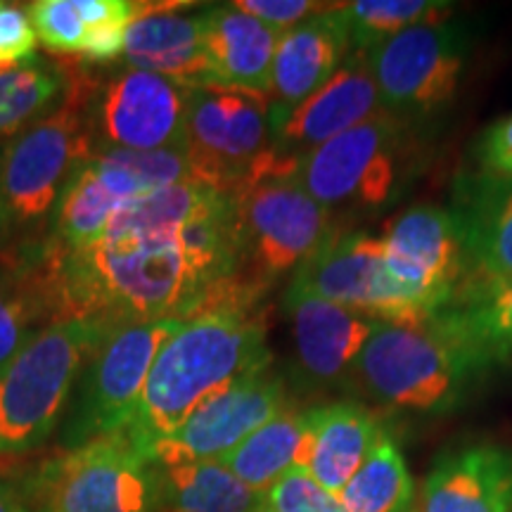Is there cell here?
Wrapping results in <instances>:
<instances>
[{"mask_svg":"<svg viewBox=\"0 0 512 512\" xmlns=\"http://www.w3.org/2000/svg\"><path fill=\"white\" fill-rule=\"evenodd\" d=\"M46 256L57 320H88L107 330L188 318L228 285L216 283L185 252L176 233L98 240L83 249L53 245Z\"/></svg>","mask_w":512,"mask_h":512,"instance_id":"obj_1","label":"cell"},{"mask_svg":"<svg viewBox=\"0 0 512 512\" xmlns=\"http://www.w3.org/2000/svg\"><path fill=\"white\" fill-rule=\"evenodd\" d=\"M268 366L266 323L254 299L228 297L204 306L159 351L126 437L147 453L209 399Z\"/></svg>","mask_w":512,"mask_h":512,"instance_id":"obj_2","label":"cell"},{"mask_svg":"<svg viewBox=\"0 0 512 512\" xmlns=\"http://www.w3.org/2000/svg\"><path fill=\"white\" fill-rule=\"evenodd\" d=\"M98 83L74 76L60 105L19 128L0 150V240L36 233L53 219L76 171L98 155L93 100Z\"/></svg>","mask_w":512,"mask_h":512,"instance_id":"obj_3","label":"cell"},{"mask_svg":"<svg viewBox=\"0 0 512 512\" xmlns=\"http://www.w3.org/2000/svg\"><path fill=\"white\" fill-rule=\"evenodd\" d=\"M297 166L283 162L233 195L238 223L235 283L254 297L297 273L337 233L335 214L302 188Z\"/></svg>","mask_w":512,"mask_h":512,"instance_id":"obj_4","label":"cell"},{"mask_svg":"<svg viewBox=\"0 0 512 512\" xmlns=\"http://www.w3.org/2000/svg\"><path fill=\"white\" fill-rule=\"evenodd\" d=\"M110 332L88 320H57L0 368V456L27 453L53 434L76 377Z\"/></svg>","mask_w":512,"mask_h":512,"instance_id":"obj_5","label":"cell"},{"mask_svg":"<svg viewBox=\"0 0 512 512\" xmlns=\"http://www.w3.org/2000/svg\"><path fill=\"white\" fill-rule=\"evenodd\" d=\"M477 377L430 320L380 323L358 356L349 387L392 411L444 415L463 406Z\"/></svg>","mask_w":512,"mask_h":512,"instance_id":"obj_6","label":"cell"},{"mask_svg":"<svg viewBox=\"0 0 512 512\" xmlns=\"http://www.w3.org/2000/svg\"><path fill=\"white\" fill-rule=\"evenodd\" d=\"M183 152L192 181L228 197L290 162L273 147L271 102L266 95L221 83L190 86Z\"/></svg>","mask_w":512,"mask_h":512,"instance_id":"obj_7","label":"cell"},{"mask_svg":"<svg viewBox=\"0 0 512 512\" xmlns=\"http://www.w3.org/2000/svg\"><path fill=\"white\" fill-rule=\"evenodd\" d=\"M411 126L384 112L299 159L297 181L332 214L380 209L399 195L418 164Z\"/></svg>","mask_w":512,"mask_h":512,"instance_id":"obj_8","label":"cell"},{"mask_svg":"<svg viewBox=\"0 0 512 512\" xmlns=\"http://www.w3.org/2000/svg\"><path fill=\"white\" fill-rule=\"evenodd\" d=\"M38 512H162L157 467L117 432L43 465Z\"/></svg>","mask_w":512,"mask_h":512,"instance_id":"obj_9","label":"cell"},{"mask_svg":"<svg viewBox=\"0 0 512 512\" xmlns=\"http://www.w3.org/2000/svg\"><path fill=\"white\" fill-rule=\"evenodd\" d=\"M185 318H162L112 330L81 373L79 396L67 427L69 448L124 432L136 418L159 351Z\"/></svg>","mask_w":512,"mask_h":512,"instance_id":"obj_10","label":"cell"},{"mask_svg":"<svg viewBox=\"0 0 512 512\" xmlns=\"http://www.w3.org/2000/svg\"><path fill=\"white\" fill-rule=\"evenodd\" d=\"M384 112L418 124L456 98L467 64L460 24H422L368 50Z\"/></svg>","mask_w":512,"mask_h":512,"instance_id":"obj_11","label":"cell"},{"mask_svg":"<svg viewBox=\"0 0 512 512\" xmlns=\"http://www.w3.org/2000/svg\"><path fill=\"white\" fill-rule=\"evenodd\" d=\"M285 294H309L382 323H425L432 313L392 278L382 238L370 233H335L306 259Z\"/></svg>","mask_w":512,"mask_h":512,"instance_id":"obj_12","label":"cell"},{"mask_svg":"<svg viewBox=\"0 0 512 512\" xmlns=\"http://www.w3.org/2000/svg\"><path fill=\"white\" fill-rule=\"evenodd\" d=\"M190 86L166 76L124 69L95 93L98 150H183Z\"/></svg>","mask_w":512,"mask_h":512,"instance_id":"obj_13","label":"cell"},{"mask_svg":"<svg viewBox=\"0 0 512 512\" xmlns=\"http://www.w3.org/2000/svg\"><path fill=\"white\" fill-rule=\"evenodd\" d=\"M285 408L283 377L271 366L256 370L209 399L171 437L147 448L145 456L155 465L221 460Z\"/></svg>","mask_w":512,"mask_h":512,"instance_id":"obj_14","label":"cell"},{"mask_svg":"<svg viewBox=\"0 0 512 512\" xmlns=\"http://www.w3.org/2000/svg\"><path fill=\"white\" fill-rule=\"evenodd\" d=\"M382 245L392 278L432 316L456 297L465 280V245L456 211L413 204L389 223Z\"/></svg>","mask_w":512,"mask_h":512,"instance_id":"obj_15","label":"cell"},{"mask_svg":"<svg viewBox=\"0 0 512 512\" xmlns=\"http://www.w3.org/2000/svg\"><path fill=\"white\" fill-rule=\"evenodd\" d=\"M384 114L368 53L351 50L342 69L320 91L292 110H273V147L280 157L297 162L316 147L351 128Z\"/></svg>","mask_w":512,"mask_h":512,"instance_id":"obj_16","label":"cell"},{"mask_svg":"<svg viewBox=\"0 0 512 512\" xmlns=\"http://www.w3.org/2000/svg\"><path fill=\"white\" fill-rule=\"evenodd\" d=\"M285 309L292 323V375L299 387L309 392L349 387L358 356L382 320L309 294H285Z\"/></svg>","mask_w":512,"mask_h":512,"instance_id":"obj_17","label":"cell"},{"mask_svg":"<svg viewBox=\"0 0 512 512\" xmlns=\"http://www.w3.org/2000/svg\"><path fill=\"white\" fill-rule=\"evenodd\" d=\"M418 512H512V451L467 441L434 460Z\"/></svg>","mask_w":512,"mask_h":512,"instance_id":"obj_18","label":"cell"},{"mask_svg":"<svg viewBox=\"0 0 512 512\" xmlns=\"http://www.w3.org/2000/svg\"><path fill=\"white\" fill-rule=\"evenodd\" d=\"M344 3L283 31L275 48L271 93L273 110H292L328 83L351 53Z\"/></svg>","mask_w":512,"mask_h":512,"instance_id":"obj_19","label":"cell"},{"mask_svg":"<svg viewBox=\"0 0 512 512\" xmlns=\"http://www.w3.org/2000/svg\"><path fill=\"white\" fill-rule=\"evenodd\" d=\"M202 34L209 60V83L268 98L275 48L283 31L228 3L202 10Z\"/></svg>","mask_w":512,"mask_h":512,"instance_id":"obj_20","label":"cell"},{"mask_svg":"<svg viewBox=\"0 0 512 512\" xmlns=\"http://www.w3.org/2000/svg\"><path fill=\"white\" fill-rule=\"evenodd\" d=\"M176 8L183 5H147L143 15L126 29V62L131 69L166 76L185 86L209 83L202 10L190 15Z\"/></svg>","mask_w":512,"mask_h":512,"instance_id":"obj_21","label":"cell"},{"mask_svg":"<svg viewBox=\"0 0 512 512\" xmlns=\"http://www.w3.org/2000/svg\"><path fill=\"white\" fill-rule=\"evenodd\" d=\"M306 422L309 432L302 467L320 486L339 494L382 432L380 420L358 401L344 399L306 411Z\"/></svg>","mask_w":512,"mask_h":512,"instance_id":"obj_22","label":"cell"},{"mask_svg":"<svg viewBox=\"0 0 512 512\" xmlns=\"http://www.w3.org/2000/svg\"><path fill=\"white\" fill-rule=\"evenodd\" d=\"M477 375L512 361V283L463 290L430 318Z\"/></svg>","mask_w":512,"mask_h":512,"instance_id":"obj_23","label":"cell"},{"mask_svg":"<svg viewBox=\"0 0 512 512\" xmlns=\"http://www.w3.org/2000/svg\"><path fill=\"white\" fill-rule=\"evenodd\" d=\"M456 216L465 245V280L458 292L512 283V183L486 178Z\"/></svg>","mask_w":512,"mask_h":512,"instance_id":"obj_24","label":"cell"},{"mask_svg":"<svg viewBox=\"0 0 512 512\" xmlns=\"http://www.w3.org/2000/svg\"><path fill=\"white\" fill-rule=\"evenodd\" d=\"M306 432H309L306 411L285 408L254 434H249L219 463L226 465L242 484L264 496L292 467H302Z\"/></svg>","mask_w":512,"mask_h":512,"instance_id":"obj_25","label":"cell"},{"mask_svg":"<svg viewBox=\"0 0 512 512\" xmlns=\"http://www.w3.org/2000/svg\"><path fill=\"white\" fill-rule=\"evenodd\" d=\"M147 3L128 0H38L29 5L36 38L53 53L83 55L88 41L105 29H128Z\"/></svg>","mask_w":512,"mask_h":512,"instance_id":"obj_26","label":"cell"},{"mask_svg":"<svg viewBox=\"0 0 512 512\" xmlns=\"http://www.w3.org/2000/svg\"><path fill=\"white\" fill-rule=\"evenodd\" d=\"M155 467L162 512H254L264 501L219 460Z\"/></svg>","mask_w":512,"mask_h":512,"instance_id":"obj_27","label":"cell"},{"mask_svg":"<svg viewBox=\"0 0 512 512\" xmlns=\"http://www.w3.org/2000/svg\"><path fill=\"white\" fill-rule=\"evenodd\" d=\"M43 320L57 323L55 285L46 254L41 261L0 275V368L19 354Z\"/></svg>","mask_w":512,"mask_h":512,"instance_id":"obj_28","label":"cell"},{"mask_svg":"<svg viewBox=\"0 0 512 512\" xmlns=\"http://www.w3.org/2000/svg\"><path fill=\"white\" fill-rule=\"evenodd\" d=\"M337 496L347 512H413L415 482L392 432L382 427L363 465Z\"/></svg>","mask_w":512,"mask_h":512,"instance_id":"obj_29","label":"cell"},{"mask_svg":"<svg viewBox=\"0 0 512 512\" xmlns=\"http://www.w3.org/2000/svg\"><path fill=\"white\" fill-rule=\"evenodd\" d=\"M456 5L448 0H356L344 3L351 50L368 53L401 31L448 22Z\"/></svg>","mask_w":512,"mask_h":512,"instance_id":"obj_30","label":"cell"},{"mask_svg":"<svg viewBox=\"0 0 512 512\" xmlns=\"http://www.w3.org/2000/svg\"><path fill=\"white\" fill-rule=\"evenodd\" d=\"M67 88L60 69L29 60L0 72V136H15L19 128L53 110Z\"/></svg>","mask_w":512,"mask_h":512,"instance_id":"obj_31","label":"cell"},{"mask_svg":"<svg viewBox=\"0 0 512 512\" xmlns=\"http://www.w3.org/2000/svg\"><path fill=\"white\" fill-rule=\"evenodd\" d=\"M273 512H347L337 494L320 486L304 467H292L264 494Z\"/></svg>","mask_w":512,"mask_h":512,"instance_id":"obj_32","label":"cell"},{"mask_svg":"<svg viewBox=\"0 0 512 512\" xmlns=\"http://www.w3.org/2000/svg\"><path fill=\"white\" fill-rule=\"evenodd\" d=\"M235 8L247 12L268 27L287 31L297 24H304L306 19L323 15V12L335 10L339 3H313V0H240L233 3Z\"/></svg>","mask_w":512,"mask_h":512,"instance_id":"obj_33","label":"cell"},{"mask_svg":"<svg viewBox=\"0 0 512 512\" xmlns=\"http://www.w3.org/2000/svg\"><path fill=\"white\" fill-rule=\"evenodd\" d=\"M477 162L486 178L512 183V114L494 121L479 136Z\"/></svg>","mask_w":512,"mask_h":512,"instance_id":"obj_34","label":"cell"},{"mask_svg":"<svg viewBox=\"0 0 512 512\" xmlns=\"http://www.w3.org/2000/svg\"><path fill=\"white\" fill-rule=\"evenodd\" d=\"M36 31L29 12L15 5L0 3V62L17 64L19 60H34Z\"/></svg>","mask_w":512,"mask_h":512,"instance_id":"obj_35","label":"cell"},{"mask_svg":"<svg viewBox=\"0 0 512 512\" xmlns=\"http://www.w3.org/2000/svg\"><path fill=\"white\" fill-rule=\"evenodd\" d=\"M0 512H34L10 482L0 477Z\"/></svg>","mask_w":512,"mask_h":512,"instance_id":"obj_36","label":"cell"},{"mask_svg":"<svg viewBox=\"0 0 512 512\" xmlns=\"http://www.w3.org/2000/svg\"><path fill=\"white\" fill-rule=\"evenodd\" d=\"M254 512H273V510H271V508H266L264 501H261V505H259V508H256Z\"/></svg>","mask_w":512,"mask_h":512,"instance_id":"obj_37","label":"cell"},{"mask_svg":"<svg viewBox=\"0 0 512 512\" xmlns=\"http://www.w3.org/2000/svg\"><path fill=\"white\" fill-rule=\"evenodd\" d=\"M8 67H12V64H3V62H0V72H5V69H8Z\"/></svg>","mask_w":512,"mask_h":512,"instance_id":"obj_38","label":"cell"}]
</instances>
